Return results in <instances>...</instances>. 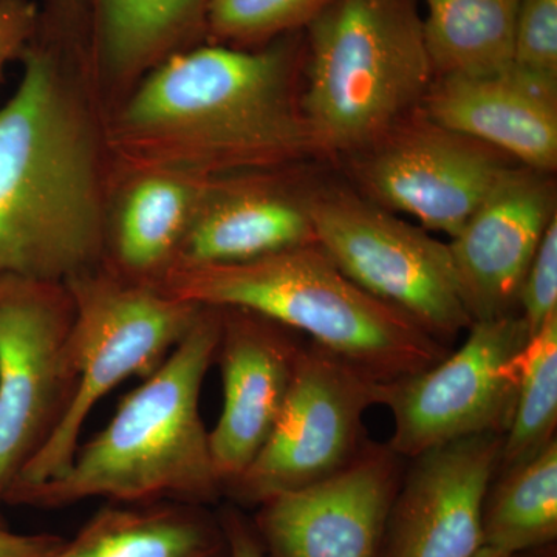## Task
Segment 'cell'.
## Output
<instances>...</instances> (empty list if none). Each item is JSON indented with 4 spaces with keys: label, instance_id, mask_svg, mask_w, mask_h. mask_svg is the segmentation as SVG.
Listing matches in <instances>:
<instances>
[{
    "label": "cell",
    "instance_id": "31",
    "mask_svg": "<svg viewBox=\"0 0 557 557\" xmlns=\"http://www.w3.org/2000/svg\"><path fill=\"white\" fill-rule=\"evenodd\" d=\"M474 557H516V555H511V553L505 552V549L485 545Z\"/></svg>",
    "mask_w": 557,
    "mask_h": 557
},
{
    "label": "cell",
    "instance_id": "23",
    "mask_svg": "<svg viewBox=\"0 0 557 557\" xmlns=\"http://www.w3.org/2000/svg\"><path fill=\"white\" fill-rule=\"evenodd\" d=\"M557 314L531 336L520 355L518 399L502 445L498 471L518 467L556 440Z\"/></svg>",
    "mask_w": 557,
    "mask_h": 557
},
{
    "label": "cell",
    "instance_id": "29",
    "mask_svg": "<svg viewBox=\"0 0 557 557\" xmlns=\"http://www.w3.org/2000/svg\"><path fill=\"white\" fill-rule=\"evenodd\" d=\"M65 537L51 533H13L0 527V557H50Z\"/></svg>",
    "mask_w": 557,
    "mask_h": 557
},
{
    "label": "cell",
    "instance_id": "8",
    "mask_svg": "<svg viewBox=\"0 0 557 557\" xmlns=\"http://www.w3.org/2000/svg\"><path fill=\"white\" fill-rule=\"evenodd\" d=\"M73 318L65 282L0 276V505L72 405Z\"/></svg>",
    "mask_w": 557,
    "mask_h": 557
},
{
    "label": "cell",
    "instance_id": "14",
    "mask_svg": "<svg viewBox=\"0 0 557 557\" xmlns=\"http://www.w3.org/2000/svg\"><path fill=\"white\" fill-rule=\"evenodd\" d=\"M552 175L509 168L448 244L472 322L519 314L528 269L557 218Z\"/></svg>",
    "mask_w": 557,
    "mask_h": 557
},
{
    "label": "cell",
    "instance_id": "15",
    "mask_svg": "<svg viewBox=\"0 0 557 557\" xmlns=\"http://www.w3.org/2000/svg\"><path fill=\"white\" fill-rule=\"evenodd\" d=\"M218 357L223 406L209 432L223 491L240 478L276 426L295 373L299 344L288 329L247 310L225 309Z\"/></svg>",
    "mask_w": 557,
    "mask_h": 557
},
{
    "label": "cell",
    "instance_id": "4",
    "mask_svg": "<svg viewBox=\"0 0 557 557\" xmlns=\"http://www.w3.org/2000/svg\"><path fill=\"white\" fill-rule=\"evenodd\" d=\"M153 284L193 306L247 310L302 332L381 383L448 355L408 314L354 284L318 244L247 262H175Z\"/></svg>",
    "mask_w": 557,
    "mask_h": 557
},
{
    "label": "cell",
    "instance_id": "18",
    "mask_svg": "<svg viewBox=\"0 0 557 557\" xmlns=\"http://www.w3.org/2000/svg\"><path fill=\"white\" fill-rule=\"evenodd\" d=\"M208 0H89L98 87L127 95L157 65L207 39Z\"/></svg>",
    "mask_w": 557,
    "mask_h": 557
},
{
    "label": "cell",
    "instance_id": "24",
    "mask_svg": "<svg viewBox=\"0 0 557 557\" xmlns=\"http://www.w3.org/2000/svg\"><path fill=\"white\" fill-rule=\"evenodd\" d=\"M332 0H208L207 39L234 49H259L306 30Z\"/></svg>",
    "mask_w": 557,
    "mask_h": 557
},
{
    "label": "cell",
    "instance_id": "17",
    "mask_svg": "<svg viewBox=\"0 0 557 557\" xmlns=\"http://www.w3.org/2000/svg\"><path fill=\"white\" fill-rule=\"evenodd\" d=\"M284 171L209 180L175 262H247L317 244L310 189L295 188Z\"/></svg>",
    "mask_w": 557,
    "mask_h": 557
},
{
    "label": "cell",
    "instance_id": "25",
    "mask_svg": "<svg viewBox=\"0 0 557 557\" xmlns=\"http://www.w3.org/2000/svg\"><path fill=\"white\" fill-rule=\"evenodd\" d=\"M512 62L530 72L557 76V0H520Z\"/></svg>",
    "mask_w": 557,
    "mask_h": 557
},
{
    "label": "cell",
    "instance_id": "7",
    "mask_svg": "<svg viewBox=\"0 0 557 557\" xmlns=\"http://www.w3.org/2000/svg\"><path fill=\"white\" fill-rule=\"evenodd\" d=\"M309 211L317 244L359 288L442 344L471 327L448 244L339 186L310 188Z\"/></svg>",
    "mask_w": 557,
    "mask_h": 557
},
{
    "label": "cell",
    "instance_id": "16",
    "mask_svg": "<svg viewBox=\"0 0 557 557\" xmlns=\"http://www.w3.org/2000/svg\"><path fill=\"white\" fill-rule=\"evenodd\" d=\"M421 110L520 166L544 174L557 170V76L515 64L493 75L438 76Z\"/></svg>",
    "mask_w": 557,
    "mask_h": 557
},
{
    "label": "cell",
    "instance_id": "28",
    "mask_svg": "<svg viewBox=\"0 0 557 557\" xmlns=\"http://www.w3.org/2000/svg\"><path fill=\"white\" fill-rule=\"evenodd\" d=\"M40 10L33 0H0V81L38 36Z\"/></svg>",
    "mask_w": 557,
    "mask_h": 557
},
{
    "label": "cell",
    "instance_id": "21",
    "mask_svg": "<svg viewBox=\"0 0 557 557\" xmlns=\"http://www.w3.org/2000/svg\"><path fill=\"white\" fill-rule=\"evenodd\" d=\"M423 35L438 76H483L511 67L520 0H424Z\"/></svg>",
    "mask_w": 557,
    "mask_h": 557
},
{
    "label": "cell",
    "instance_id": "3",
    "mask_svg": "<svg viewBox=\"0 0 557 557\" xmlns=\"http://www.w3.org/2000/svg\"><path fill=\"white\" fill-rule=\"evenodd\" d=\"M219 309L201 307L193 327L141 386L121 399L108 426L79 446L67 471L7 498V505L62 508L110 504L205 505L223 494L200 413L205 376L218 357Z\"/></svg>",
    "mask_w": 557,
    "mask_h": 557
},
{
    "label": "cell",
    "instance_id": "13",
    "mask_svg": "<svg viewBox=\"0 0 557 557\" xmlns=\"http://www.w3.org/2000/svg\"><path fill=\"white\" fill-rule=\"evenodd\" d=\"M504 435L445 443L413 460L388 515L386 557H474L483 509L500 465Z\"/></svg>",
    "mask_w": 557,
    "mask_h": 557
},
{
    "label": "cell",
    "instance_id": "19",
    "mask_svg": "<svg viewBox=\"0 0 557 557\" xmlns=\"http://www.w3.org/2000/svg\"><path fill=\"white\" fill-rule=\"evenodd\" d=\"M153 171L127 180L116 223L110 226L109 262L127 276L156 282L177 259L209 180Z\"/></svg>",
    "mask_w": 557,
    "mask_h": 557
},
{
    "label": "cell",
    "instance_id": "32",
    "mask_svg": "<svg viewBox=\"0 0 557 557\" xmlns=\"http://www.w3.org/2000/svg\"><path fill=\"white\" fill-rule=\"evenodd\" d=\"M0 527H7L5 522H3L2 516H0Z\"/></svg>",
    "mask_w": 557,
    "mask_h": 557
},
{
    "label": "cell",
    "instance_id": "22",
    "mask_svg": "<svg viewBox=\"0 0 557 557\" xmlns=\"http://www.w3.org/2000/svg\"><path fill=\"white\" fill-rule=\"evenodd\" d=\"M557 537V442L518 467L500 472L483 509L485 545L511 555Z\"/></svg>",
    "mask_w": 557,
    "mask_h": 557
},
{
    "label": "cell",
    "instance_id": "9",
    "mask_svg": "<svg viewBox=\"0 0 557 557\" xmlns=\"http://www.w3.org/2000/svg\"><path fill=\"white\" fill-rule=\"evenodd\" d=\"M463 346L429 369L381 383L395 429L388 449L416 458L480 434H507L515 416L520 355L530 341L520 314L472 322Z\"/></svg>",
    "mask_w": 557,
    "mask_h": 557
},
{
    "label": "cell",
    "instance_id": "20",
    "mask_svg": "<svg viewBox=\"0 0 557 557\" xmlns=\"http://www.w3.org/2000/svg\"><path fill=\"white\" fill-rule=\"evenodd\" d=\"M50 557H226V542L201 505L109 502Z\"/></svg>",
    "mask_w": 557,
    "mask_h": 557
},
{
    "label": "cell",
    "instance_id": "1",
    "mask_svg": "<svg viewBox=\"0 0 557 557\" xmlns=\"http://www.w3.org/2000/svg\"><path fill=\"white\" fill-rule=\"evenodd\" d=\"M306 35L259 49L208 44L172 54L106 119L113 194L153 171L222 177L317 157L302 109Z\"/></svg>",
    "mask_w": 557,
    "mask_h": 557
},
{
    "label": "cell",
    "instance_id": "6",
    "mask_svg": "<svg viewBox=\"0 0 557 557\" xmlns=\"http://www.w3.org/2000/svg\"><path fill=\"white\" fill-rule=\"evenodd\" d=\"M75 395L60 428L7 494L42 485L67 471L87 418L106 395L132 376L148 379L170 357L201 307L168 295L153 282L121 273L109 260L69 278Z\"/></svg>",
    "mask_w": 557,
    "mask_h": 557
},
{
    "label": "cell",
    "instance_id": "27",
    "mask_svg": "<svg viewBox=\"0 0 557 557\" xmlns=\"http://www.w3.org/2000/svg\"><path fill=\"white\" fill-rule=\"evenodd\" d=\"M39 36L62 49L89 50V0H47Z\"/></svg>",
    "mask_w": 557,
    "mask_h": 557
},
{
    "label": "cell",
    "instance_id": "26",
    "mask_svg": "<svg viewBox=\"0 0 557 557\" xmlns=\"http://www.w3.org/2000/svg\"><path fill=\"white\" fill-rule=\"evenodd\" d=\"M519 314L530 338L557 314V218L549 223L528 269L520 289Z\"/></svg>",
    "mask_w": 557,
    "mask_h": 557
},
{
    "label": "cell",
    "instance_id": "2",
    "mask_svg": "<svg viewBox=\"0 0 557 557\" xmlns=\"http://www.w3.org/2000/svg\"><path fill=\"white\" fill-rule=\"evenodd\" d=\"M0 109V276L67 282L109 260L115 196L89 62L36 36Z\"/></svg>",
    "mask_w": 557,
    "mask_h": 557
},
{
    "label": "cell",
    "instance_id": "5",
    "mask_svg": "<svg viewBox=\"0 0 557 557\" xmlns=\"http://www.w3.org/2000/svg\"><path fill=\"white\" fill-rule=\"evenodd\" d=\"M304 35L302 109L319 157L368 148L434 83L417 0H332Z\"/></svg>",
    "mask_w": 557,
    "mask_h": 557
},
{
    "label": "cell",
    "instance_id": "11",
    "mask_svg": "<svg viewBox=\"0 0 557 557\" xmlns=\"http://www.w3.org/2000/svg\"><path fill=\"white\" fill-rule=\"evenodd\" d=\"M346 160L361 196L450 239L502 174L518 164L500 150L435 123L421 108Z\"/></svg>",
    "mask_w": 557,
    "mask_h": 557
},
{
    "label": "cell",
    "instance_id": "12",
    "mask_svg": "<svg viewBox=\"0 0 557 557\" xmlns=\"http://www.w3.org/2000/svg\"><path fill=\"white\" fill-rule=\"evenodd\" d=\"M399 458L368 445L335 474L259 505L256 534L271 557H379L397 496Z\"/></svg>",
    "mask_w": 557,
    "mask_h": 557
},
{
    "label": "cell",
    "instance_id": "10",
    "mask_svg": "<svg viewBox=\"0 0 557 557\" xmlns=\"http://www.w3.org/2000/svg\"><path fill=\"white\" fill-rule=\"evenodd\" d=\"M381 381L311 344L295 373L273 432L247 471L223 493L245 505L313 485L361 450L362 417L380 405Z\"/></svg>",
    "mask_w": 557,
    "mask_h": 557
},
{
    "label": "cell",
    "instance_id": "30",
    "mask_svg": "<svg viewBox=\"0 0 557 557\" xmlns=\"http://www.w3.org/2000/svg\"><path fill=\"white\" fill-rule=\"evenodd\" d=\"M220 527L225 536L226 557H267L258 534L236 509L223 512Z\"/></svg>",
    "mask_w": 557,
    "mask_h": 557
}]
</instances>
